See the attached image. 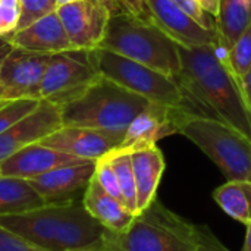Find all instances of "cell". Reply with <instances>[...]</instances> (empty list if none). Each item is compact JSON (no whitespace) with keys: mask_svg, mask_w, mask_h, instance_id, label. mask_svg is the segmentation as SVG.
<instances>
[{"mask_svg":"<svg viewBox=\"0 0 251 251\" xmlns=\"http://www.w3.org/2000/svg\"><path fill=\"white\" fill-rule=\"evenodd\" d=\"M218 44L181 47V72L175 76L200 115L218 119L251 140V110L240 79L221 56Z\"/></svg>","mask_w":251,"mask_h":251,"instance_id":"cell-1","label":"cell"},{"mask_svg":"<svg viewBox=\"0 0 251 251\" xmlns=\"http://www.w3.org/2000/svg\"><path fill=\"white\" fill-rule=\"evenodd\" d=\"M0 225L44 251H103L106 228L88 213L82 200L0 216Z\"/></svg>","mask_w":251,"mask_h":251,"instance_id":"cell-2","label":"cell"},{"mask_svg":"<svg viewBox=\"0 0 251 251\" xmlns=\"http://www.w3.org/2000/svg\"><path fill=\"white\" fill-rule=\"evenodd\" d=\"M149 103L151 101L100 75L76 99L60 106L62 125L125 134Z\"/></svg>","mask_w":251,"mask_h":251,"instance_id":"cell-3","label":"cell"},{"mask_svg":"<svg viewBox=\"0 0 251 251\" xmlns=\"http://www.w3.org/2000/svg\"><path fill=\"white\" fill-rule=\"evenodd\" d=\"M197 225L169 210L156 199L121 232H104L103 251H197Z\"/></svg>","mask_w":251,"mask_h":251,"instance_id":"cell-4","label":"cell"},{"mask_svg":"<svg viewBox=\"0 0 251 251\" xmlns=\"http://www.w3.org/2000/svg\"><path fill=\"white\" fill-rule=\"evenodd\" d=\"M100 47L174 78L181 72L179 46L147 18L112 15Z\"/></svg>","mask_w":251,"mask_h":251,"instance_id":"cell-5","label":"cell"},{"mask_svg":"<svg viewBox=\"0 0 251 251\" xmlns=\"http://www.w3.org/2000/svg\"><path fill=\"white\" fill-rule=\"evenodd\" d=\"M176 128L218 165L226 181L251 182L250 138L218 119L187 110H181Z\"/></svg>","mask_w":251,"mask_h":251,"instance_id":"cell-6","label":"cell"},{"mask_svg":"<svg viewBox=\"0 0 251 251\" xmlns=\"http://www.w3.org/2000/svg\"><path fill=\"white\" fill-rule=\"evenodd\" d=\"M88 56L101 76L112 79L149 101L200 115L197 106L174 76L101 47L90 50Z\"/></svg>","mask_w":251,"mask_h":251,"instance_id":"cell-7","label":"cell"},{"mask_svg":"<svg viewBox=\"0 0 251 251\" xmlns=\"http://www.w3.org/2000/svg\"><path fill=\"white\" fill-rule=\"evenodd\" d=\"M100 76L88 51L72 50L51 56L44 72L40 97L56 106H63L76 99Z\"/></svg>","mask_w":251,"mask_h":251,"instance_id":"cell-8","label":"cell"},{"mask_svg":"<svg viewBox=\"0 0 251 251\" xmlns=\"http://www.w3.org/2000/svg\"><path fill=\"white\" fill-rule=\"evenodd\" d=\"M51 56L13 47L0 66V85L4 100H41V81Z\"/></svg>","mask_w":251,"mask_h":251,"instance_id":"cell-9","label":"cell"},{"mask_svg":"<svg viewBox=\"0 0 251 251\" xmlns=\"http://www.w3.org/2000/svg\"><path fill=\"white\" fill-rule=\"evenodd\" d=\"M57 15L75 50L90 51L100 47L110 18L100 0H79L59 6Z\"/></svg>","mask_w":251,"mask_h":251,"instance_id":"cell-10","label":"cell"},{"mask_svg":"<svg viewBox=\"0 0 251 251\" xmlns=\"http://www.w3.org/2000/svg\"><path fill=\"white\" fill-rule=\"evenodd\" d=\"M124 137L125 134L62 125L40 143L74 157L97 162L118 149Z\"/></svg>","mask_w":251,"mask_h":251,"instance_id":"cell-11","label":"cell"},{"mask_svg":"<svg viewBox=\"0 0 251 251\" xmlns=\"http://www.w3.org/2000/svg\"><path fill=\"white\" fill-rule=\"evenodd\" d=\"M60 126V107L41 100L29 115L0 134V163H3L19 150L40 143Z\"/></svg>","mask_w":251,"mask_h":251,"instance_id":"cell-12","label":"cell"},{"mask_svg":"<svg viewBox=\"0 0 251 251\" xmlns=\"http://www.w3.org/2000/svg\"><path fill=\"white\" fill-rule=\"evenodd\" d=\"M181 110L184 109L160 103H149V106L129 124L121 146L113 151L131 153L143 147L154 146L159 140L168 135L178 134L176 122Z\"/></svg>","mask_w":251,"mask_h":251,"instance_id":"cell-13","label":"cell"},{"mask_svg":"<svg viewBox=\"0 0 251 251\" xmlns=\"http://www.w3.org/2000/svg\"><path fill=\"white\" fill-rule=\"evenodd\" d=\"M150 19L178 46L197 47L218 44L216 31L197 24L172 0H147Z\"/></svg>","mask_w":251,"mask_h":251,"instance_id":"cell-14","label":"cell"},{"mask_svg":"<svg viewBox=\"0 0 251 251\" xmlns=\"http://www.w3.org/2000/svg\"><path fill=\"white\" fill-rule=\"evenodd\" d=\"M96 172V162L66 165L40 176L28 179L43 197L46 204L75 200L79 191H85Z\"/></svg>","mask_w":251,"mask_h":251,"instance_id":"cell-15","label":"cell"},{"mask_svg":"<svg viewBox=\"0 0 251 251\" xmlns=\"http://www.w3.org/2000/svg\"><path fill=\"white\" fill-rule=\"evenodd\" d=\"M15 49L37 51V53H63L75 50L62 21L57 15V9L47 13L29 25L16 29L12 35L6 38Z\"/></svg>","mask_w":251,"mask_h":251,"instance_id":"cell-16","label":"cell"},{"mask_svg":"<svg viewBox=\"0 0 251 251\" xmlns=\"http://www.w3.org/2000/svg\"><path fill=\"white\" fill-rule=\"evenodd\" d=\"M84 162L90 160H82L54 150L51 147H47L41 143H35L19 150L18 153L6 159L3 163H0V175L32 179L53 169Z\"/></svg>","mask_w":251,"mask_h":251,"instance_id":"cell-17","label":"cell"},{"mask_svg":"<svg viewBox=\"0 0 251 251\" xmlns=\"http://www.w3.org/2000/svg\"><path fill=\"white\" fill-rule=\"evenodd\" d=\"M129 154L137 182V204L140 213L156 200V193L166 163L157 144L134 150Z\"/></svg>","mask_w":251,"mask_h":251,"instance_id":"cell-18","label":"cell"},{"mask_svg":"<svg viewBox=\"0 0 251 251\" xmlns=\"http://www.w3.org/2000/svg\"><path fill=\"white\" fill-rule=\"evenodd\" d=\"M82 203L93 218L106 229L115 232L125 231L137 216L122 201L107 194L94 176L84 191Z\"/></svg>","mask_w":251,"mask_h":251,"instance_id":"cell-19","label":"cell"},{"mask_svg":"<svg viewBox=\"0 0 251 251\" xmlns=\"http://www.w3.org/2000/svg\"><path fill=\"white\" fill-rule=\"evenodd\" d=\"M251 22V0H221L216 18L218 47L226 53Z\"/></svg>","mask_w":251,"mask_h":251,"instance_id":"cell-20","label":"cell"},{"mask_svg":"<svg viewBox=\"0 0 251 251\" xmlns=\"http://www.w3.org/2000/svg\"><path fill=\"white\" fill-rule=\"evenodd\" d=\"M46 201L28 179L0 175V216L28 212Z\"/></svg>","mask_w":251,"mask_h":251,"instance_id":"cell-21","label":"cell"},{"mask_svg":"<svg viewBox=\"0 0 251 251\" xmlns=\"http://www.w3.org/2000/svg\"><path fill=\"white\" fill-rule=\"evenodd\" d=\"M213 200L232 219L244 224L251 221V182L250 181H226L215 190Z\"/></svg>","mask_w":251,"mask_h":251,"instance_id":"cell-22","label":"cell"},{"mask_svg":"<svg viewBox=\"0 0 251 251\" xmlns=\"http://www.w3.org/2000/svg\"><path fill=\"white\" fill-rule=\"evenodd\" d=\"M110 165L115 169V174L118 176V182L122 193L124 204L134 213L138 215V204H137V182L134 175V168L131 162L129 153H118L112 151L107 156H104Z\"/></svg>","mask_w":251,"mask_h":251,"instance_id":"cell-23","label":"cell"},{"mask_svg":"<svg viewBox=\"0 0 251 251\" xmlns=\"http://www.w3.org/2000/svg\"><path fill=\"white\" fill-rule=\"evenodd\" d=\"M225 62L231 72L240 79L251 66V22L241 32L234 46L225 53Z\"/></svg>","mask_w":251,"mask_h":251,"instance_id":"cell-24","label":"cell"},{"mask_svg":"<svg viewBox=\"0 0 251 251\" xmlns=\"http://www.w3.org/2000/svg\"><path fill=\"white\" fill-rule=\"evenodd\" d=\"M41 100H31V99H21V100H10L0 107V134L10 128L13 124L29 115Z\"/></svg>","mask_w":251,"mask_h":251,"instance_id":"cell-25","label":"cell"},{"mask_svg":"<svg viewBox=\"0 0 251 251\" xmlns=\"http://www.w3.org/2000/svg\"><path fill=\"white\" fill-rule=\"evenodd\" d=\"M19 3H21V19H19L18 29L29 25L38 18L51 13L57 9L56 0H19Z\"/></svg>","mask_w":251,"mask_h":251,"instance_id":"cell-26","label":"cell"},{"mask_svg":"<svg viewBox=\"0 0 251 251\" xmlns=\"http://www.w3.org/2000/svg\"><path fill=\"white\" fill-rule=\"evenodd\" d=\"M94 178L99 181V184L101 185V188L110 194L112 197L118 199L119 201L124 203L122 200V193H121V187L118 182V176L115 174L113 166L110 165V162L106 157H101L96 162V172H94Z\"/></svg>","mask_w":251,"mask_h":251,"instance_id":"cell-27","label":"cell"},{"mask_svg":"<svg viewBox=\"0 0 251 251\" xmlns=\"http://www.w3.org/2000/svg\"><path fill=\"white\" fill-rule=\"evenodd\" d=\"M21 3L19 0H0V37L7 38L19 25Z\"/></svg>","mask_w":251,"mask_h":251,"instance_id":"cell-28","label":"cell"},{"mask_svg":"<svg viewBox=\"0 0 251 251\" xmlns=\"http://www.w3.org/2000/svg\"><path fill=\"white\" fill-rule=\"evenodd\" d=\"M100 1L107 7L110 16L128 13V15L150 19L147 0H100Z\"/></svg>","mask_w":251,"mask_h":251,"instance_id":"cell-29","label":"cell"},{"mask_svg":"<svg viewBox=\"0 0 251 251\" xmlns=\"http://www.w3.org/2000/svg\"><path fill=\"white\" fill-rule=\"evenodd\" d=\"M178 7H181L187 15H190L197 24L207 29H215L216 31V21L213 16H210L197 0H172Z\"/></svg>","mask_w":251,"mask_h":251,"instance_id":"cell-30","label":"cell"},{"mask_svg":"<svg viewBox=\"0 0 251 251\" xmlns=\"http://www.w3.org/2000/svg\"><path fill=\"white\" fill-rule=\"evenodd\" d=\"M0 251H44L0 225Z\"/></svg>","mask_w":251,"mask_h":251,"instance_id":"cell-31","label":"cell"},{"mask_svg":"<svg viewBox=\"0 0 251 251\" xmlns=\"http://www.w3.org/2000/svg\"><path fill=\"white\" fill-rule=\"evenodd\" d=\"M199 229V247L197 251H231L228 250L216 237L215 234L203 225H197Z\"/></svg>","mask_w":251,"mask_h":251,"instance_id":"cell-32","label":"cell"},{"mask_svg":"<svg viewBox=\"0 0 251 251\" xmlns=\"http://www.w3.org/2000/svg\"><path fill=\"white\" fill-rule=\"evenodd\" d=\"M240 85H241L244 99H246V101H247V104H249L251 110V66L250 69L240 78Z\"/></svg>","mask_w":251,"mask_h":251,"instance_id":"cell-33","label":"cell"},{"mask_svg":"<svg viewBox=\"0 0 251 251\" xmlns=\"http://www.w3.org/2000/svg\"><path fill=\"white\" fill-rule=\"evenodd\" d=\"M199 3H200V6L210 15V16H213L215 18V21H216V18H218V15H219V7H221V0H197Z\"/></svg>","mask_w":251,"mask_h":251,"instance_id":"cell-34","label":"cell"},{"mask_svg":"<svg viewBox=\"0 0 251 251\" xmlns=\"http://www.w3.org/2000/svg\"><path fill=\"white\" fill-rule=\"evenodd\" d=\"M13 50V46L4 38V37H0V66L3 63V60L6 59V56Z\"/></svg>","mask_w":251,"mask_h":251,"instance_id":"cell-35","label":"cell"},{"mask_svg":"<svg viewBox=\"0 0 251 251\" xmlns=\"http://www.w3.org/2000/svg\"><path fill=\"white\" fill-rule=\"evenodd\" d=\"M241 251H251V221L247 225V234H246V241H244V247Z\"/></svg>","mask_w":251,"mask_h":251,"instance_id":"cell-36","label":"cell"},{"mask_svg":"<svg viewBox=\"0 0 251 251\" xmlns=\"http://www.w3.org/2000/svg\"><path fill=\"white\" fill-rule=\"evenodd\" d=\"M75 1H79V0H56V4H57V7H59V6H63V4L75 3Z\"/></svg>","mask_w":251,"mask_h":251,"instance_id":"cell-37","label":"cell"},{"mask_svg":"<svg viewBox=\"0 0 251 251\" xmlns=\"http://www.w3.org/2000/svg\"><path fill=\"white\" fill-rule=\"evenodd\" d=\"M3 96H4V93H3V87L0 85V100H4V97H3Z\"/></svg>","mask_w":251,"mask_h":251,"instance_id":"cell-38","label":"cell"},{"mask_svg":"<svg viewBox=\"0 0 251 251\" xmlns=\"http://www.w3.org/2000/svg\"><path fill=\"white\" fill-rule=\"evenodd\" d=\"M7 101H10V100H0V107H1L3 104H6Z\"/></svg>","mask_w":251,"mask_h":251,"instance_id":"cell-39","label":"cell"}]
</instances>
